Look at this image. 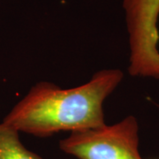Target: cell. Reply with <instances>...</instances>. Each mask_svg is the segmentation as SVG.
<instances>
[{
  "label": "cell",
  "mask_w": 159,
  "mask_h": 159,
  "mask_svg": "<svg viewBox=\"0 0 159 159\" xmlns=\"http://www.w3.org/2000/svg\"><path fill=\"white\" fill-rule=\"evenodd\" d=\"M119 69L97 72L89 81L63 89L51 82L34 85L3 120L18 132L34 136H51L97 128L104 122L103 102L123 80Z\"/></svg>",
  "instance_id": "obj_1"
},
{
  "label": "cell",
  "mask_w": 159,
  "mask_h": 159,
  "mask_svg": "<svg viewBox=\"0 0 159 159\" xmlns=\"http://www.w3.org/2000/svg\"><path fill=\"white\" fill-rule=\"evenodd\" d=\"M139 143L138 121L130 115L112 125L71 133L59 148L79 159H142Z\"/></svg>",
  "instance_id": "obj_2"
},
{
  "label": "cell",
  "mask_w": 159,
  "mask_h": 159,
  "mask_svg": "<svg viewBox=\"0 0 159 159\" xmlns=\"http://www.w3.org/2000/svg\"><path fill=\"white\" fill-rule=\"evenodd\" d=\"M132 76L159 80V0H122Z\"/></svg>",
  "instance_id": "obj_3"
},
{
  "label": "cell",
  "mask_w": 159,
  "mask_h": 159,
  "mask_svg": "<svg viewBox=\"0 0 159 159\" xmlns=\"http://www.w3.org/2000/svg\"><path fill=\"white\" fill-rule=\"evenodd\" d=\"M0 159H43L24 147L19 132L0 124Z\"/></svg>",
  "instance_id": "obj_4"
}]
</instances>
